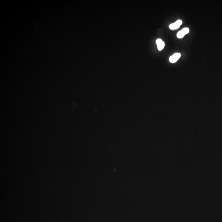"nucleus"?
<instances>
[{"mask_svg":"<svg viewBox=\"0 0 222 222\" xmlns=\"http://www.w3.org/2000/svg\"><path fill=\"white\" fill-rule=\"evenodd\" d=\"M189 32V29L188 28H183L182 30L178 32L177 34V37L178 38H182L186 34Z\"/></svg>","mask_w":222,"mask_h":222,"instance_id":"f257e3e1","label":"nucleus"},{"mask_svg":"<svg viewBox=\"0 0 222 222\" xmlns=\"http://www.w3.org/2000/svg\"><path fill=\"white\" fill-rule=\"evenodd\" d=\"M181 56V55L180 53H177L174 54L173 55L170 56L169 59L170 61L172 63H175L178 60V59L180 58Z\"/></svg>","mask_w":222,"mask_h":222,"instance_id":"f03ea898","label":"nucleus"},{"mask_svg":"<svg viewBox=\"0 0 222 222\" xmlns=\"http://www.w3.org/2000/svg\"><path fill=\"white\" fill-rule=\"evenodd\" d=\"M182 20H178L175 23L170 24V28L171 30L177 29L181 26V25H182Z\"/></svg>","mask_w":222,"mask_h":222,"instance_id":"7ed1b4c3","label":"nucleus"},{"mask_svg":"<svg viewBox=\"0 0 222 222\" xmlns=\"http://www.w3.org/2000/svg\"><path fill=\"white\" fill-rule=\"evenodd\" d=\"M157 48L159 51H161L165 47V43L161 39H158L156 41Z\"/></svg>","mask_w":222,"mask_h":222,"instance_id":"20e7f679","label":"nucleus"}]
</instances>
